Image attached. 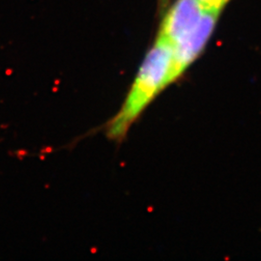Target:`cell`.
Listing matches in <instances>:
<instances>
[{
	"mask_svg": "<svg viewBox=\"0 0 261 261\" xmlns=\"http://www.w3.org/2000/svg\"><path fill=\"white\" fill-rule=\"evenodd\" d=\"M182 74L173 48L158 36L140 66L120 109L108 122L107 137L121 141L150 103Z\"/></svg>",
	"mask_w": 261,
	"mask_h": 261,
	"instance_id": "6da1fadb",
	"label": "cell"
},
{
	"mask_svg": "<svg viewBox=\"0 0 261 261\" xmlns=\"http://www.w3.org/2000/svg\"><path fill=\"white\" fill-rule=\"evenodd\" d=\"M204 10L198 0H177L164 19L159 37L171 47L176 46L196 28Z\"/></svg>",
	"mask_w": 261,
	"mask_h": 261,
	"instance_id": "7a4b0ae2",
	"label": "cell"
},
{
	"mask_svg": "<svg viewBox=\"0 0 261 261\" xmlns=\"http://www.w3.org/2000/svg\"><path fill=\"white\" fill-rule=\"evenodd\" d=\"M221 11L205 8L196 28L179 44L172 47L178 65L183 73L204 49L214 31Z\"/></svg>",
	"mask_w": 261,
	"mask_h": 261,
	"instance_id": "3957f363",
	"label": "cell"
},
{
	"mask_svg": "<svg viewBox=\"0 0 261 261\" xmlns=\"http://www.w3.org/2000/svg\"><path fill=\"white\" fill-rule=\"evenodd\" d=\"M204 8L223 10L229 0H198Z\"/></svg>",
	"mask_w": 261,
	"mask_h": 261,
	"instance_id": "277c9868",
	"label": "cell"
},
{
	"mask_svg": "<svg viewBox=\"0 0 261 261\" xmlns=\"http://www.w3.org/2000/svg\"><path fill=\"white\" fill-rule=\"evenodd\" d=\"M160 2H161L162 7H165L166 4H167V2H168V0H160Z\"/></svg>",
	"mask_w": 261,
	"mask_h": 261,
	"instance_id": "5b68a950",
	"label": "cell"
}]
</instances>
